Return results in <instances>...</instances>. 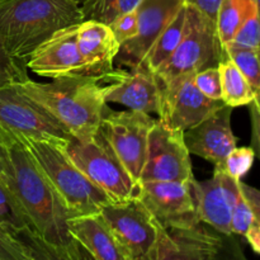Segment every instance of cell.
<instances>
[{
  "label": "cell",
  "instance_id": "603a6c76",
  "mask_svg": "<svg viewBox=\"0 0 260 260\" xmlns=\"http://www.w3.org/2000/svg\"><path fill=\"white\" fill-rule=\"evenodd\" d=\"M221 79V101L226 106L235 108V107L249 106V104L258 102L259 94L251 88L249 81L241 71L234 65L233 61L225 56L217 65Z\"/></svg>",
  "mask_w": 260,
  "mask_h": 260
},
{
  "label": "cell",
  "instance_id": "d6a6232c",
  "mask_svg": "<svg viewBox=\"0 0 260 260\" xmlns=\"http://www.w3.org/2000/svg\"><path fill=\"white\" fill-rule=\"evenodd\" d=\"M0 260H30L19 239L0 228Z\"/></svg>",
  "mask_w": 260,
  "mask_h": 260
},
{
  "label": "cell",
  "instance_id": "8992f818",
  "mask_svg": "<svg viewBox=\"0 0 260 260\" xmlns=\"http://www.w3.org/2000/svg\"><path fill=\"white\" fill-rule=\"evenodd\" d=\"M63 149L74 164L108 196L111 202H124L137 197L139 184L124 169L101 132L85 140L73 137Z\"/></svg>",
  "mask_w": 260,
  "mask_h": 260
},
{
  "label": "cell",
  "instance_id": "8d00e7d4",
  "mask_svg": "<svg viewBox=\"0 0 260 260\" xmlns=\"http://www.w3.org/2000/svg\"><path fill=\"white\" fill-rule=\"evenodd\" d=\"M73 2H75V3H76V4L81 5V4H83V3H84V2H85V0H73Z\"/></svg>",
  "mask_w": 260,
  "mask_h": 260
},
{
  "label": "cell",
  "instance_id": "74e56055",
  "mask_svg": "<svg viewBox=\"0 0 260 260\" xmlns=\"http://www.w3.org/2000/svg\"><path fill=\"white\" fill-rule=\"evenodd\" d=\"M212 258H213V256H212ZM212 258H211V259H210V260H213V259H212Z\"/></svg>",
  "mask_w": 260,
  "mask_h": 260
},
{
  "label": "cell",
  "instance_id": "836d02e7",
  "mask_svg": "<svg viewBox=\"0 0 260 260\" xmlns=\"http://www.w3.org/2000/svg\"><path fill=\"white\" fill-rule=\"evenodd\" d=\"M27 79L24 71L17 61L13 60L0 43V86L17 83Z\"/></svg>",
  "mask_w": 260,
  "mask_h": 260
},
{
  "label": "cell",
  "instance_id": "e0dca14e",
  "mask_svg": "<svg viewBox=\"0 0 260 260\" xmlns=\"http://www.w3.org/2000/svg\"><path fill=\"white\" fill-rule=\"evenodd\" d=\"M239 196V180L215 169L212 178L194 182L197 216L201 223L211 226L222 235L231 234V216Z\"/></svg>",
  "mask_w": 260,
  "mask_h": 260
},
{
  "label": "cell",
  "instance_id": "8fae6325",
  "mask_svg": "<svg viewBox=\"0 0 260 260\" xmlns=\"http://www.w3.org/2000/svg\"><path fill=\"white\" fill-rule=\"evenodd\" d=\"M160 108L156 119L164 126L187 131L225 106L203 95L193 83V75H184L160 84Z\"/></svg>",
  "mask_w": 260,
  "mask_h": 260
},
{
  "label": "cell",
  "instance_id": "44dd1931",
  "mask_svg": "<svg viewBox=\"0 0 260 260\" xmlns=\"http://www.w3.org/2000/svg\"><path fill=\"white\" fill-rule=\"evenodd\" d=\"M231 234L248 240L251 249L260 253L259 190L239 180V196L231 216Z\"/></svg>",
  "mask_w": 260,
  "mask_h": 260
},
{
  "label": "cell",
  "instance_id": "3957f363",
  "mask_svg": "<svg viewBox=\"0 0 260 260\" xmlns=\"http://www.w3.org/2000/svg\"><path fill=\"white\" fill-rule=\"evenodd\" d=\"M81 20L73 0H0V43L19 63L56 30Z\"/></svg>",
  "mask_w": 260,
  "mask_h": 260
},
{
  "label": "cell",
  "instance_id": "4316f807",
  "mask_svg": "<svg viewBox=\"0 0 260 260\" xmlns=\"http://www.w3.org/2000/svg\"><path fill=\"white\" fill-rule=\"evenodd\" d=\"M141 0H85L80 5L83 20L111 24L118 15L136 9Z\"/></svg>",
  "mask_w": 260,
  "mask_h": 260
},
{
  "label": "cell",
  "instance_id": "1f68e13d",
  "mask_svg": "<svg viewBox=\"0 0 260 260\" xmlns=\"http://www.w3.org/2000/svg\"><path fill=\"white\" fill-rule=\"evenodd\" d=\"M114 37L118 41L119 45L127 42L136 37L137 35V13L136 9L129 10L118 15L113 22L109 24Z\"/></svg>",
  "mask_w": 260,
  "mask_h": 260
},
{
  "label": "cell",
  "instance_id": "d4e9b609",
  "mask_svg": "<svg viewBox=\"0 0 260 260\" xmlns=\"http://www.w3.org/2000/svg\"><path fill=\"white\" fill-rule=\"evenodd\" d=\"M256 12L259 0H222L215 20L221 45L230 42L243 23Z\"/></svg>",
  "mask_w": 260,
  "mask_h": 260
},
{
  "label": "cell",
  "instance_id": "f546056e",
  "mask_svg": "<svg viewBox=\"0 0 260 260\" xmlns=\"http://www.w3.org/2000/svg\"><path fill=\"white\" fill-rule=\"evenodd\" d=\"M193 83L203 95L213 101H221L222 90H221L220 71L217 66H211L196 73L193 75Z\"/></svg>",
  "mask_w": 260,
  "mask_h": 260
},
{
  "label": "cell",
  "instance_id": "277c9868",
  "mask_svg": "<svg viewBox=\"0 0 260 260\" xmlns=\"http://www.w3.org/2000/svg\"><path fill=\"white\" fill-rule=\"evenodd\" d=\"M15 140L35 160L70 217L99 213L102 206L111 202L108 196L74 164L62 146L28 139Z\"/></svg>",
  "mask_w": 260,
  "mask_h": 260
},
{
  "label": "cell",
  "instance_id": "30bf717a",
  "mask_svg": "<svg viewBox=\"0 0 260 260\" xmlns=\"http://www.w3.org/2000/svg\"><path fill=\"white\" fill-rule=\"evenodd\" d=\"M194 182H142L137 198L162 228H193L201 223Z\"/></svg>",
  "mask_w": 260,
  "mask_h": 260
},
{
  "label": "cell",
  "instance_id": "83f0119b",
  "mask_svg": "<svg viewBox=\"0 0 260 260\" xmlns=\"http://www.w3.org/2000/svg\"><path fill=\"white\" fill-rule=\"evenodd\" d=\"M225 55L234 62V65L241 71L251 88L259 94L260 88V66H259V50L241 47L233 42L222 46Z\"/></svg>",
  "mask_w": 260,
  "mask_h": 260
},
{
  "label": "cell",
  "instance_id": "5b68a950",
  "mask_svg": "<svg viewBox=\"0 0 260 260\" xmlns=\"http://www.w3.org/2000/svg\"><path fill=\"white\" fill-rule=\"evenodd\" d=\"M225 56L215 20L185 4L182 40L172 56L155 71V76L159 84H165L173 79L194 75L203 69L217 66Z\"/></svg>",
  "mask_w": 260,
  "mask_h": 260
},
{
  "label": "cell",
  "instance_id": "4dcf8cb0",
  "mask_svg": "<svg viewBox=\"0 0 260 260\" xmlns=\"http://www.w3.org/2000/svg\"><path fill=\"white\" fill-rule=\"evenodd\" d=\"M259 12H256L243 23V25L239 28V30L235 33L230 42L241 46V47L259 50Z\"/></svg>",
  "mask_w": 260,
  "mask_h": 260
},
{
  "label": "cell",
  "instance_id": "4fadbf2b",
  "mask_svg": "<svg viewBox=\"0 0 260 260\" xmlns=\"http://www.w3.org/2000/svg\"><path fill=\"white\" fill-rule=\"evenodd\" d=\"M79 24V23H78ZM78 24L61 28L38 45L25 58V68L48 79L90 75L76 41Z\"/></svg>",
  "mask_w": 260,
  "mask_h": 260
},
{
  "label": "cell",
  "instance_id": "ba28073f",
  "mask_svg": "<svg viewBox=\"0 0 260 260\" xmlns=\"http://www.w3.org/2000/svg\"><path fill=\"white\" fill-rule=\"evenodd\" d=\"M156 118L135 111H109L107 107L99 132L132 179L139 184L146 159L149 135Z\"/></svg>",
  "mask_w": 260,
  "mask_h": 260
},
{
  "label": "cell",
  "instance_id": "9a60e30c",
  "mask_svg": "<svg viewBox=\"0 0 260 260\" xmlns=\"http://www.w3.org/2000/svg\"><path fill=\"white\" fill-rule=\"evenodd\" d=\"M221 244L220 236L202 223L185 229L162 228L159 223L156 241L141 260H210Z\"/></svg>",
  "mask_w": 260,
  "mask_h": 260
},
{
  "label": "cell",
  "instance_id": "ac0fdd59",
  "mask_svg": "<svg viewBox=\"0 0 260 260\" xmlns=\"http://www.w3.org/2000/svg\"><path fill=\"white\" fill-rule=\"evenodd\" d=\"M233 108L221 107L192 128L184 131V141L189 154L200 156L220 167L230 151L236 147V137L231 127Z\"/></svg>",
  "mask_w": 260,
  "mask_h": 260
},
{
  "label": "cell",
  "instance_id": "ffe728a7",
  "mask_svg": "<svg viewBox=\"0 0 260 260\" xmlns=\"http://www.w3.org/2000/svg\"><path fill=\"white\" fill-rule=\"evenodd\" d=\"M68 230L95 260H132L99 213L70 217Z\"/></svg>",
  "mask_w": 260,
  "mask_h": 260
},
{
  "label": "cell",
  "instance_id": "52a82bcc",
  "mask_svg": "<svg viewBox=\"0 0 260 260\" xmlns=\"http://www.w3.org/2000/svg\"><path fill=\"white\" fill-rule=\"evenodd\" d=\"M0 128L13 139L50 142L65 147L73 136L45 108L12 84L0 86Z\"/></svg>",
  "mask_w": 260,
  "mask_h": 260
},
{
  "label": "cell",
  "instance_id": "5bb4252c",
  "mask_svg": "<svg viewBox=\"0 0 260 260\" xmlns=\"http://www.w3.org/2000/svg\"><path fill=\"white\" fill-rule=\"evenodd\" d=\"M160 84L154 73L140 65L131 70L113 69L107 74L106 102L142 112L150 116L159 114Z\"/></svg>",
  "mask_w": 260,
  "mask_h": 260
},
{
  "label": "cell",
  "instance_id": "484cf974",
  "mask_svg": "<svg viewBox=\"0 0 260 260\" xmlns=\"http://www.w3.org/2000/svg\"><path fill=\"white\" fill-rule=\"evenodd\" d=\"M0 228L14 238L33 230L27 216L24 215L14 196L2 179H0Z\"/></svg>",
  "mask_w": 260,
  "mask_h": 260
},
{
  "label": "cell",
  "instance_id": "7c38bea8",
  "mask_svg": "<svg viewBox=\"0 0 260 260\" xmlns=\"http://www.w3.org/2000/svg\"><path fill=\"white\" fill-rule=\"evenodd\" d=\"M99 215L132 260H141L156 241L159 223L137 197L107 203Z\"/></svg>",
  "mask_w": 260,
  "mask_h": 260
},
{
  "label": "cell",
  "instance_id": "d6986e66",
  "mask_svg": "<svg viewBox=\"0 0 260 260\" xmlns=\"http://www.w3.org/2000/svg\"><path fill=\"white\" fill-rule=\"evenodd\" d=\"M76 41L90 75L113 70V61L121 45L108 24L96 20H81L76 29Z\"/></svg>",
  "mask_w": 260,
  "mask_h": 260
},
{
  "label": "cell",
  "instance_id": "2e32d148",
  "mask_svg": "<svg viewBox=\"0 0 260 260\" xmlns=\"http://www.w3.org/2000/svg\"><path fill=\"white\" fill-rule=\"evenodd\" d=\"M184 0H141L137 5V35L122 43L117 55L121 65L136 69L144 61L150 47L174 18Z\"/></svg>",
  "mask_w": 260,
  "mask_h": 260
},
{
  "label": "cell",
  "instance_id": "cb8c5ba5",
  "mask_svg": "<svg viewBox=\"0 0 260 260\" xmlns=\"http://www.w3.org/2000/svg\"><path fill=\"white\" fill-rule=\"evenodd\" d=\"M184 24L185 4H183L177 14L174 15V18L170 20L169 24L162 29L159 37L152 43L141 65H144L145 68L155 74V71L172 56L177 46L179 45L183 37V32H184Z\"/></svg>",
  "mask_w": 260,
  "mask_h": 260
},
{
  "label": "cell",
  "instance_id": "f1b7e54d",
  "mask_svg": "<svg viewBox=\"0 0 260 260\" xmlns=\"http://www.w3.org/2000/svg\"><path fill=\"white\" fill-rule=\"evenodd\" d=\"M255 160V150L253 147H235L225 157L222 164L215 169L222 170L233 179L240 180L253 168Z\"/></svg>",
  "mask_w": 260,
  "mask_h": 260
},
{
  "label": "cell",
  "instance_id": "9c48e42d",
  "mask_svg": "<svg viewBox=\"0 0 260 260\" xmlns=\"http://www.w3.org/2000/svg\"><path fill=\"white\" fill-rule=\"evenodd\" d=\"M194 180L184 132L172 129L156 119L149 135L146 159L140 182Z\"/></svg>",
  "mask_w": 260,
  "mask_h": 260
},
{
  "label": "cell",
  "instance_id": "e575fe53",
  "mask_svg": "<svg viewBox=\"0 0 260 260\" xmlns=\"http://www.w3.org/2000/svg\"><path fill=\"white\" fill-rule=\"evenodd\" d=\"M222 0H184L185 4L198 9L212 20H216V15H217V10Z\"/></svg>",
  "mask_w": 260,
  "mask_h": 260
},
{
  "label": "cell",
  "instance_id": "6da1fadb",
  "mask_svg": "<svg viewBox=\"0 0 260 260\" xmlns=\"http://www.w3.org/2000/svg\"><path fill=\"white\" fill-rule=\"evenodd\" d=\"M0 179L9 188L38 236L52 244L73 239L68 230L70 215L65 206L32 156L15 139L0 152Z\"/></svg>",
  "mask_w": 260,
  "mask_h": 260
},
{
  "label": "cell",
  "instance_id": "7402d4cb",
  "mask_svg": "<svg viewBox=\"0 0 260 260\" xmlns=\"http://www.w3.org/2000/svg\"><path fill=\"white\" fill-rule=\"evenodd\" d=\"M27 249L30 260H95L75 239L68 243L52 244L43 240L33 230L18 236Z\"/></svg>",
  "mask_w": 260,
  "mask_h": 260
},
{
  "label": "cell",
  "instance_id": "d590c367",
  "mask_svg": "<svg viewBox=\"0 0 260 260\" xmlns=\"http://www.w3.org/2000/svg\"><path fill=\"white\" fill-rule=\"evenodd\" d=\"M13 140L14 139H13L12 136H9L7 132H4L2 128H0V152H2L3 147H4L7 144H9L10 141H13Z\"/></svg>",
  "mask_w": 260,
  "mask_h": 260
},
{
  "label": "cell",
  "instance_id": "7a4b0ae2",
  "mask_svg": "<svg viewBox=\"0 0 260 260\" xmlns=\"http://www.w3.org/2000/svg\"><path fill=\"white\" fill-rule=\"evenodd\" d=\"M107 74L53 79L51 83H37L27 78L13 85L45 108L74 139L85 140L99 132L108 104Z\"/></svg>",
  "mask_w": 260,
  "mask_h": 260
}]
</instances>
